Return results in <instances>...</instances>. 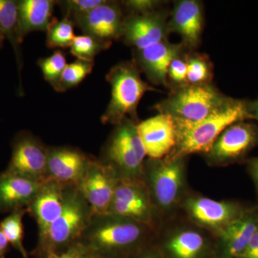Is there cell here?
<instances>
[{"label": "cell", "mask_w": 258, "mask_h": 258, "mask_svg": "<svg viewBox=\"0 0 258 258\" xmlns=\"http://www.w3.org/2000/svg\"><path fill=\"white\" fill-rule=\"evenodd\" d=\"M169 32L181 37L188 50L200 45L204 28L203 3L197 0H181L174 3L168 21Z\"/></svg>", "instance_id": "e0dca14e"}, {"label": "cell", "mask_w": 258, "mask_h": 258, "mask_svg": "<svg viewBox=\"0 0 258 258\" xmlns=\"http://www.w3.org/2000/svg\"><path fill=\"white\" fill-rule=\"evenodd\" d=\"M188 85H203L212 83V64L208 56L200 53L187 52Z\"/></svg>", "instance_id": "4316f807"}, {"label": "cell", "mask_w": 258, "mask_h": 258, "mask_svg": "<svg viewBox=\"0 0 258 258\" xmlns=\"http://www.w3.org/2000/svg\"><path fill=\"white\" fill-rule=\"evenodd\" d=\"M230 98L220 92L212 83L186 85L171 90L169 96L154 108L174 119L197 122L220 109Z\"/></svg>", "instance_id": "5b68a950"}, {"label": "cell", "mask_w": 258, "mask_h": 258, "mask_svg": "<svg viewBox=\"0 0 258 258\" xmlns=\"http://www.w3.org/2000/svg\"><path fill=\"white\" fill-rule=\"evenodd\" d=\"M81 258H102L99 256H97L96 254L89 253V252H84L83 255L81 256Z\"/></svg>", "instance_id": "ab89813d"}, {"label": "cell", "mask_w": 258, "mask_h": 258, "mask_svg": "<svg viewBox=\"0 0 258 258\" xmlns=\"http://www.w3.org/2000/svg\"><path fill=\"white\" fill-rule=\"evenodd\" d=\"M137 129L148 157L160 159L175 147V122L171 115L159 114L137 123Z\"/></svg>", "instance_id": "2e32d148"}, {"label": "cell", "mask_w": 258, "mask_h": 258, "mask_svg": "<svg viewBox=\"0 0 258 258\" xmlns=\"http://www.w3.org/2000/svg\"><path fill=\"white\" fill-rule=\"evenodd\" d=\"M248 170L258 188V157L253 158L249 161Z\"/></svg>", "instance_id": "8d00e7d4"}, {"label": "cell", "mask_w": 258, "mask_h": 258, "mask_svg": "<svg viewBox=\"0 0 258 258\" xmlns=\"http://www.w3.org/2000/svg\"><path fill=\"white\" fill-rule=\"evenodd\" d=\"M92 216V210L76 185H68L63 210L46 235L38 240L35 250L36 257L61 253L77 244Z\"/></svg>", "instance_id": "3957f363"}, {"label": "cell", "mask_w": 258, "mask_h": 258, "mask_svg": "<svg viewBox=\"0 0 258 258\" xmlns=\"http://www.w3.org/2000/svg\"><path fill=\"white\" fill-rule=\"evenodd\" d=\"M67 186L56 180H45L27 208L37 222L39 240L46 235L51 225L60 216L64 206Z\"/></svg>", "instance_id": "ac0fdd59"}, {"label": "cell", "mask_w": 258, "mask_h": 258, "mask_svg": "<svg viewBox=\"0 0 258 258\" xmlns=\"http://www.w3.org/2000/svg\"><path fill=\"white\" fill-rule=\"evenodd\" d=\"M149 226L111 213L93 215L78 243L102 258H129L148 244Z\"/></svg>", "instance_id": "6da1fadb"}, {"label": "cell", "mask_w": 258, "mask_h": 258, "mask_svg": "<svg viewBox=\"0 0 258 258\" xmlns=\"http://www.w3.org/2000/svg\"><path fill=\"white\" fill-rule=\"evenodd\" d=\"M46 32V45L50 49L71 47L76 36L74 22L66 17L60 20L54 18Z\"/></svg>", "instance_id": "484cf974"}, {"label": "cell", "mask_w": 258, "mask_h": 258, "mask_svg": "<svg viewBox=\"0 0 258 258\" xmlns=\"http://www.w3.org/2000/svg\"><path fill=\"white\" fill-rule=\"evenodd\" d=\"M107 213L130 217L150 227L154 203L143 179H118Z\"/></svg>", "instance_id": "30bf717a"}, {"label": "cell", "mask_w": 258, "mask_h": 258, "mask_svg": "<svg viewBox=\"0 0 258 258\" xmlns=\"http://www.w3.org/2000/svg\"><path fill=\"white\" fill-rule=\"evenodd\" d=\"M105 0H66L57 2L60 5L61 10L64 12V17L76 16L84 14L91 11L98 5L102 4Z\"/></svg>", "instance_id": "1f68e13d"}, {"label": "cell", "mask_w": 258, "mask_h": 258, "mask_svg": "<svg viewBox=\"0 0 258 258\" xmlns=\"http://www.w3.org/2000/svg\"><path fill=\"white\" fill-rule=\"evenodd\" d=\"M251 114L252 119L255 120L258 123V97L255 100L251 101Z\"/></svg>", "instance_id": "f35d334b"}, {"label": "cell", "mask_w": 258, "mask_h": 258, "mask_svg": "<svg viewBox=\"0 0 258 258\" xmlns=\"http://www.w3.org/2000/svg\"><path fill=\"white\" fill-rule=\"evenodd\" d=\"M258 230V214L246 212L220 232L221 246L217 258H237Z\"/></svg>", "instance_id": "44dd1931"}, {"label": "cell", "mask_w": 258, "mask_h": 258, "mask_svg": "<svg viewBox=\"0 0 258 258\" xmlns=\"http://www.w3.org/2000/svg\"><path fill=\"white\" fill-rule=\"evenodd\" d=\"M146 156L137 123L125 118L110 136L100 161L111 167L119 179H142Z\"/></svg>", "instance_id": "8992f818"}, {"label": "cell", "mask_w": 258, "mask_h": 258, "mask_svg": "<svg viewBox=\"0 0 258 258\" xmlns=\"http://www.w3.org/2000/svg\"><path fill=\"white\" fill-rule=\"evenodd\" d=\"M85 250L79 243L59 254H50L45 258H81Z\"/></svg>", "instance_id": "e575fe53"}, {"label": "cell", "mask_w": 258, "mask_h": 258, "mask_svg": "<svg viewBox=\"0 0 258 258\" xmlns=\"http://www.w3.org/2000/svg\"><path fill=\"white\" fill-rule=\"evenodd\" d=\"M237 258H258V230Z\"/></svg>", "instance_id": "836d02e7"}, {"label": "cell", "mask_w": 258, "mask_h": 258, "mask_svg": "<svg viewBox=\"0 0 258 258\" xmlns=\"http://www.w3.org/2000/svg\"><path fill=\"white\" fill-rule=\"evenodd\" d=\"M121 4L128 14H140L159 9L162 3L154 0H129L122 2Z\"/></svg>", "instance_id": "d6a6232c"}, {"label": "cell", "mask_w": 258, "mask_h": 258, "mask_svg": "<svg viewBox=\"0 0 258 258\" xmlns=\"http://www.w3.org/2000/svg\"><path fill=\"white\" fill-rule=\"evenodd\" d=\"M42 183L4 171L0 174V212L26 209L39 192Z\"/></svg>", "instance_id": "ffe728a7"}, {"label": "cell", "mask_w": 258, "mask_h": 258, "mask_svg": "<svg viewBox=\"0 0 258 258\" xmlns=\"http://www.w3.org/2000/svg\"><path fill=\"white\" fill-rule=\"evenodd\" d=\"M186 50L182 43L174 44L164 40L142 50H135L134 61L151 83L167 87L169 64Z\"/></svg>", "instance_id": "5bb4252c"}, {"label": "cell", "mask_w": 258, "mask_h": 258, "mask_svg": "<svg viewBox=\"0 0 258 258\" xmlns=\"http://www.w3.org/2000/svg\"><path fill=\"white\" fill-rule=\"evenodd\" d=\"M0 31L14 49L20 75L23 67L20 45L23 42L19 34L18 1L0 0Z\"/></svg>", "instance_id": "cb8c5ba5"}, {"label": "cell", "mask_w": 258, "mask_h": 258, "mask_svg": "<svg viewBox=\"0 0 258 258\" xmlns=\"http://www.w3.org/2000/svg\"><path fill=\"white\" fill-rule=\"evenodd\" d=\"M187 52H185L174 60L169 64L167 72V86H171V89L186 86L187 76Z\"/></svg>", "instance_id": "4dcf8cb0"}, {"label": "cell", "mask_w": 258, "mask_h": 258, "mask_svg": "<svg viewBox=\"0 0 258 258\" xmlns=\"http://www.w3.org/2000/svg\"><path fill=\"white\" fill-rule=\"evenodd\" d=\"M164 258H210L212 249L208 241L197 231L185 230L168 238L161 248Z\"/></svg>", "instance_id": "7402d4cb"}, {"label": "cell", "mask_w": 258, "mask_h": 258, "mask_svg": "<svg viewBox=\"0 0 258 258\" xmlns=\"http://www.w3.org/2000/svg\"><path fill=\"white\" fill-rule=\"evenodd\" d=\"M12 146L11 160L5 171L38 182L47 179L48 148L28 132L18 134Z\"/></svg>", "instance_id": "9c48e42d"}, {"label": "cell", "mask_w": 258, "mask_h": 258, "mask_svg": "<svg viewBox=\"0 0 258 258\" xmlns=\"http://www.w3.org/2000/svg\"><path fill=\"white\" fill-rule=\"evenodd\" d=\"M56 3L53 0L18 1L19 34L22 42L30 32H47L54 19Z\"/></svg>", "instance_id": "603a6c76"}, {"label": "cell", "mask_w": 258, "mask_h": 258, "mask_svg": "<svg viewBox=\"0 0 258 258\" xmlns=\"http://www.w3.org/2000/svg\"><path fill=\"white\" fill-rule=\"evenodd\" d=\"M111 87V101L101 116L102 123L120 124L129 118L138 123L137 108L142 97L149 91H156L141 76V71L134 60L120 62L106 75Z\"/></svg>", "instance_id": "277c9868"}, {"label": "cell", "mask_w": 258, "mask_h": 258, "mask_svg": "<svg viewBox=\"0 0 258 258\" xmlns=\"http://www.w3.org/2000/svg\"><path fill=\"white\" fill-rule=\"evenodd\" d=\"M9 242L5 235L4 232L0 227V258H4L5 254L8 251Z\"/></svg>", "instance_id": "74e56055"}, {"label": "cell", "mask_w": 258, "mask_h": 258, "mask_svg": "<svg viewBox=\"0 0 258 258\" xmlns=\"http://www.w3.org/2000/svg\"><path fill=\"white\" fill-rule=\"evenodd\" d=\"M258 146V125L247 120L227 127L206 154L210 164L226 165L243 160Z\"/></svg>", "instance_id": "ba28073f"}, {"label": "cell", "mask_w": 258, "mask_h": 258, "mask_svg": "<svg viewBox=\"0 0 258 258\" xmlns=\"http://www.w3.org/2000/svg\"><path fill=\"white\" fill-rule=\"evenodd\" d=\"M185 208L194 221L220 232L246 212L237 203L203 197L189 199Z\"/></svg>", "instance_id": "9a60e30c"}, {"label": "cell", "mask_w": 258, "mask_h": 258, "mask_svg": "<svg viewBox=\"0 0 258 258\" xmlns=\"http://www.w3.org/2000/svg\"><path fill=\"white\" fill-rule=\"evenodd\" d=\"M91 159L84 153L73 148H48L47 179L66 185H76L86 174Z\"/></svg>", "instance_id": "d6986e66"}, {"label": "cell", "mask_w": 258, "mask_h": 258, "mask_svg": "<svg viewBox=\"0 0 258 258\" xmlns=\"http://www.w3.org/2000/svg\"><path fill=\"white\" fill-rule=\"evenodd\" d=\"M94 62L77 59L67 64L61 76L56 91L64 92L79 86L87 76L92 72Z\"/></svg>", "instance_id": "f1b7e54d"}, {"label": "cell", "mask_w": 258, "mask_h": 258, "mask_svg": "<svg viewBox=\"0 0 258 258\" xmlns=\"http://www.w3.org/2000/svg\"><path fill=\"white\" fill-rule=\"evenodd\" d=\"M184 158L152 159L144 164L143 179L153 203L164 210L179 201L184 184Z\"/></svg>", "instance_id": "52a82bcc"}, {"label": "cell", "mask_w": 258, "mask_h": 258, "mask_svg": "<svg viewBox=\"0 0 258 258\" xmlns=\"http://www.w3.org/2000/svg\"><path fill=\"white\" fill-rule=\"evenodd\" d=\"M119 178L109 166L91 158L86 174L76 184L93 215L107 213Z\"/></svg>", "instance_id": "7c38bea8"}, {"label": "cell", "mask_w": 258, "mask_h": 258, "mask_svg": "<svg viewBox=\"0 0 258 258\" xmlns=\"http://www.w3.org/2000/svg\"><path fill=\"white\" fill-rule=\"evenodd\" d=\"M28 209H21L11 212L9 216L0 222V227L6 236L9 243L18 250L24 258H28V252L23 244L24 215Z\"/></svg>", "instance_id": "d4e9b609"}, {"label": "cell", "mask_w": 258, "mask_h": 258, "mask_svg": "<svg viewBox=\"0 0 258 258\" xmlns=\"http://www.w3.org/2000/svg\"><path fill=\"white\" fill-rule=\"evenodd\" d=\"M252 119L251 101L230 98L220 109L197 122L174 119L176 144L167 157L184 158L198 153L208 154L215 141L227 127Z\"/></svg>", "instance_id": "7a4b0ae2"}, {"label": "cell", "mask_w": 258, "mask_h": 258, "mask_svg": "<svg viewBox=\"0 0 258 258\" xmlns=\"http://www.w3.org/2000/svg\"><path fill=\"white\" fill-rule=\"evenodd\" d=\"M37 63L41 69L44 79L56 91L62 72L67 66L63 52L60 50H56L49 57L40 59Z\"/></svg>", "instance_id": "f546056e"}, {"label": "cell", "mask_w": 258, "mask_h": 258, "mask_svg": "<svg viewBox=\"0 0 258 258\" xmlns=\"http://www.w3.org/2000/svg\"><path fill=\"white\" fill-rule=\"evenodd\" d=\"M5 37L4 35H3V32L0 31V49L3 47V42H4Z\"/></svg>", "instance_id": "60d3db41"}, {"label": "cell", "mask_w": 258, "mask_h": 258, "mask_svg": "<svg viewBox=\"0 0 258 258\" xmlns=\"http://www.w3.org/2000/svg\"><path fill=\"white\" fill-rule=\"evenodd\" d=\"M170 13L159 8L149 13L125 15L122 38L135 50H142L168 40Z\"/></svg>", "instance_id": "8fae6325"}, {"label": "cell", "mask_w": 258, "mask_h": 258, "mask_svg": "<svg viewBox=\"0 0 258 258\" xmlns=\"http://www.w3.org/2000/svg\"><path fill=\"white\" fill-rule=\"evenodd\" d=\"M111 44L83 34L76 36L70 47L71 54L77 59L94 62L95 57L101 51L109 48Z\"/></svg>", "instance_id": "83f0119b"}, {"label": "cell", "mask_w": 258, "mask_h": 258, "mask_svg": "<svg viewBox=\"0 0 258 258\" xmlns=\"http://www.w3.org/2000/svg\"><path fill=\"white\" fill-rule=\"evenodd\" d=\"M120 5L116 2L104 1L91 11L73 18L84 35L112 43L123 35L125 15Z\"/></svg>", "instance_id": "4fadbf2b"}, {"label": "cell", "mask_w": 258, "mask_h": 258, "mask_svg": "<svg viewBox=\"0 0 258 258\" xmlns=\"http://www.w3.org/2000/svg\"><path fill=\"white\" fill-rule=\"evenodd\" d=\"M129 258H164L157 247L149 245Z\"/></svg>", "instance_id": "d590c367"}]
</instances>
